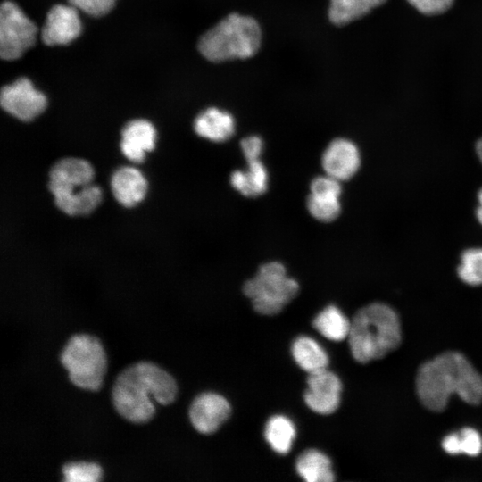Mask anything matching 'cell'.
Returning a JSON list of instances; mask_svg holds the SVG:
<instances>
[{"mask_svg":"<svg viewBox=\"0 0 482 482\" xmlns=\"http://www.w3.org/2000/svg\"><path fill=\"white\" fill-rule=\"evenodd\" d=\"M243 291L257 312L274 315L297 295L299 285L287 275L282 263L270 262L262 265L257 274L245 283Z\"/></svg>","mask_w":482,"mask_h":482,"instance_id":"cell-6","label":"cell"},{"mask_svg":"<svg viewBox=\"0 0 482 482\" xmlns=\"http://www.w3.org/2000/svg\"><path fill=\"white\" fill-rule=\"evenodd\" d=\"M478 206L476 210V216L479 223L482 225V187L478 194Z\"/></svg>","mask_w":482,"mask_h":482,"instance_id":"cell-31","label":"cell"},{"mask_svg":"<svg viewBox=\"0 0 482 482\" xmlns=\"http://www.w3.org/2000/svg\"><path fill=\"white\" fill-rule=\"evenodd\" d=\"M81 22L73 5L55 4L47 12L41 39L47 46L65 45L79 36Z\"/></svg>","mask_w":482,"mask_h":482,"instance_id":"cell-13","label":"cell"},{"mask_svg":"<svg viewBox=\"0 0 482 482\" xmlns=\"http://www.w3.org/2000/svg\"><path fill=\"white\" fill-rule=\"evenodd\" d=\"M194 129L198 136L205 139L224 142L233 136L235 120L229 112L211 107L195 118Z\"/></svg>","mask_w":482,"mask_h":482,"instance_id":"cell-17","label":"cell"},{"mask_svg":"<svg viewBox=\"0 0 482 482\" xmlns=\"http://www.w3.org/2000/svg\"><path fill=\"white\" fill-rule=\"evenodd\" d=\"M416 391L421 403L441 411L456 394L470 404L482 401V376L457 352H446L424 362L416 376Z\"/></svg>","mask_w":482,"mask_h":482,"instance_id":"cell-2","label":"cell"},{"mask_svg":"<svg viewBox=\"0 0 482 482\" xmlns=\"http://www.w3.org/2000/svg\"><path fill=\"white\" fill-rule=\"evenodd\" d=\"M37 26L13 2L0 7V56L4 60L20 58L36 41Z\"/></svg>","mask_w":482,"mask_h":482,"instance_id":"cell-7","label":"cell"},{"mask_svg":"<svg viewBox=\"0 0 482 482\" xmlns=\"http://www.w3.org/2000/svg\"><path fill=\"white\" fill-rule=\"evenodd\" d=\"M0 104L13 117L30 121L45 111L47 100L28 78L22 77L2 87Z\"/></svg>","mask_w":482,"mask_h":482,"instance_id":"cell-9","label":"cell"},{"mask_svg":"<svg viewBox=\"0 0 482 482\" xmlns=\"http://www.w3.org/2000/svg\"><path fill=\"white\" fill-rule=\"evenodd\" d=\"M63 481L96 482L102 479V468L92 461H71L62 466Z\"/></svg>","mask_w":482,"mask_h":482,"instance_id":"cell-26","label":"cell"},{"mask_svg":"<svg viewBox=\"0 0 482 482\" xmlns=\"http://www.w3.org/2000/svg\"><path fill=\"white\" fill-rule=\"evenodd\" d=\"M178 394L175 378L159 365L147 361L134 362L118 373L111 399L116 412L134 423L148 422L155 413V403H172Z\"/></svg>","mask_w":482,"mask_h":482,"instance_id":"cell-1","label":"cell"},{"mask_svg":"<svg viewBox=\"0 0 482 482\" xmlns=\"http://www.w3.org/2000/svg\"><path fill=\"white\" fill-rule=\"evenodd\" d=\"M401 338L398 315L386 304L370 303L360 309L351 320L349 345L359 362L386 356L399 345Z\"/></svg>","mask_w":482,"mask_h":482,"instance_id":"cell-3","label":"cell"},{"mask_svg":"<svg viewBox=\"0 0 482 482\" xmlns=\"http://www.w3.org/2000/svg\"><path fill=\"white\" fill-rule=\"evenodd\" d=\"M268 171L260 159L247 161L245 170H237L230 175L231 186L241 195L256 197L262 195L268 187Z\"/></svg>","mask_w":482,"mask_h":482,"instance_id":"cell-18","label":"cell"},{"mask_svg":"<svg viewBox=\"0 0 482 482\" xmlns=\"http://www.w3.org/2000/svg\"><path fill=\"white\" fill-rule=\"evenodd\" d=\"M420 12L426 15H436L446 12L453 0H408Z\"/></svg>","mask_w":482,"mask_h":482,"instance_id":"cell-28","label":"cell"},{"mask_svg":"<svg viewBox=\"0 0 482 482\" xmlns=\"http://www.w3.org/2000/svg\"><path fill=\"white\" fill-rule=\"evenodd\" d=\"M340 182L328 174L312 179L307 198V209L314 219L330 222L338 217L341 212Z\"/></svg>","mask_w":482,"mask_h":482,"instance_id":"cell-11","label":"cell"},{"mask_svg":"<svg viewBox=\"0 0 482 482\" xmlns=\"http://www.w3.org/2000/svg\"><path fill=\"white\" fill-rule=\"evenodd\" d=\"M342 384L338 377L328 369L309 373L303 399L313 411L328 415L340 403Z\"/></svg>","mask_w":482,"mask_h":482,"instance_id":"cell-10","label":"cell"},{"mask_svg":"<svg viewBox=\"0 0 482 482\" xmlns=\"http://www.w3.org/2000/svg\"><path fill=\"white\" fill-rule=\"evenodd\" d=\"M312 325L326 338L342 341L348 337L351 320L337 306L328 305L315 317Z\"/></svg>","mask_w":482,"mask_h":482,"instance_id":"cell-21","label":"cell"},{"mask_svg":"<svg viewBox=\"0 0 482 482\" xmlns=\"http://www.w3.org/2000/svg\"><path fill=\"white\" fill-rule=\"evenodd\" d=\"M229 402L220 395L205 392L191 403L188 417L196 431L209 435L214 433L230 414Z\"/></svg>","mask_w":482,"mask_h":482,"instance_id":"cell-12","label":"cell"},{"mask_svg":"<svg viewBox=\"0 0 482 482\" xmlns=\"http://www.w3.org/2000/svg\"><path fill=\"white\" fill-rule=\"evenodd\" d=\"M295 469L307 482H331L335 479L329 458L316 449L302 453L296 460Z\"/></svg>","mask_w":482,"mask_h":482,"instance_id":"cell-19","label":"cell"},{"mask_svg":"<svg viewBox=\"0 0 482 482\" xmlns=\"http://www.w3.org/2000/svg\"><path fill=\"white\" fill-rule=\"evenodd\" d=\"M94 169L84 159L65 157L58 160L49 171L48 189L54 204L76 197L92 183Z\"/></svg>","mask_w":482,"mask_h":482,"instance_id":"cell-8","label":"cell"},{"mask_svg":"<svg viewBox=\"0 0 482 482\" xmlns=\"http://www.w3.org/2000/svg\"><path fill=\"white\" fill-rule=\"evenodd\" d=\"M481 163H482V161H481Z\"/></svg>","mask_w":482,"mask_h":482,"instance_id":"cell-33","label":"cell"},{"mask_svg":"<svg viewBox=\"0 0 482 482\" xmlns=\"http://www.w3.org/2000/svg\"><path fill=\"white\" fill-rule=\"evenodd\" d=\"M457 271L460 278L470 286L482 284V248L465 250L460 260Z\"/></svg>","mask_w":482,"mask_h":482,"instance_id":"cell-25","label":"cell"},{"mask_svg":"<svg viewBox=\"0 0 482 482\" xmlns=\"http://www.w3.org/2000/svg\"><path fill=\"white\" fill-rule=\"evenodd\" d=\"M68 378L77 387L97 392L106 371V354L98 337L79 333L71 336L59 354Z\"/></svg>","mask_w":482,"mask_h":482,"instance_id":"cell-5","label":"cell"},{"mask_svg":"<svg viewBox=\"0 0 482 482\" xmlns=\"http://www.w3.org/2000/svg\"><path fill=\"white\" fill-rule=\"evenodd\" d=\"M70 4L92 16H103L109 12L116 0H68Z\"/></svg>","mask_w":482,"mask_h":482,"instance_id":"cell-27","label":"cell"},{"mask_svg":"<svg viewBox=\"0 0 482 482\" xmlns=\"http://www.w3.org/2000/svg\"><path fill=\"white\" fill-rule=\"evenodd\" d=\"M156 131L151 122L137 119L128 122L121 130L120 150L132 162H142L146 153L155 145Z\"/></svg>","mask_w":482,"mask_h":482,"instance_id":"cell-15","label":"cell"},{"mask_svg":"<svg viewBox=\"0 0 482 482\" xmlns=\"http://www.w3.org/2000/svg\"><path fill=\"white\" fill-rule=\"evenodd\" d=\"M295 432L294 423L287 417L276 415L266 423L264 436L276 453L287 454L291 450Z\"/></svg>","mask_w":482,"mask_h":482,"instance_id":"cell-22","label":"cell"},{"mask_svg":"<svg viewBox=\"0 0 482 482\" xmlns=\"http://www.w3.org/2000/svg\"><path fill=\"white\" fill-rule=\"evenodd\" d=\"M240 146L246 161H252L259 159L263 149V142L258 136H249L241 140Z\"/></svg>","mask_w":482,"mask_h":482,"instance_id":"cell-29","label":"cell"},{"mask_svg":"<svg viewBox=\"0 0 482 482\" xmlns=\"http://www.w3.org/2000/svg\"><path fill=\"white\" fill-rule=\"evenodd\" d=\"M292 355L295 362L308 373L327 369L328 364V357L323 348L314 339L305 336L294 341Z\"/></svg>","mask_w":482,"mask_h":482,"instance_id":"cell-20","label":"cell"},{"mask_svg":"<svg viewBox=\"0 0 482 482\" xmlns=\"http://www.w3.org/2000/svg\"><path fill=\"white\" fill-rule=\"evenodd\" d=\"M442 447L449 454L477 456L482 451V437L474 428H464L444 437Z\"/></svg>","mask_w":482,"mask_h":482,"instance_id":"cell-23","label":"cell"},{"mask_svg":"<svg viewBox=\"0 0 482 482\" xmlns=\"http://www.w3.org/2000/svg\"><path fill=\"white\" fill-rule=\"evenodd\" d=\"M476 153L479 161H481L482 160V137L478 139L476 144Z\"/></svg>","mask_w":482,"mask_h":482,"instance_id":"cell-32","label":"cell"},{"mask_svg":"<svg viewBox=\"0 0 482 482\" xmlns=\"http://www.w3.org/2000/svg\"><path fill=\"white\" fill-rule=\"evenodd\" d=\"M321 165L325 174L339 181L347 180L354 176L360 168V151L351 140L334 139L323 152Z\"/></svg>","mask_w":482,"mask_h":482,"instance_id":"cell-14","label":"cell"},{"mask_svg":"<svg viewBox=\"0 0 482 482\" xmlns=\"http://www.w3.org/2000/svg\"><path fill=\"white\" fill-rule=\"evenodd\" d=\"M363 5L370 12L373 8L378 7L385 3L386 0H361Z\"/></svg>","mask_w":482,"mask_h":482,"instance_id":"cell-30","label":"cell"},{"mask_svg":"<svg viewBox=\"0 0 482 482\" xmlns=\"http://www.w3.org/2000/svg\"><path fill=\"white\" fill-rule=\"evenodd\" d=\"M261 41L262 31L254 19L231 13L200 37L198 49L207 60L219 62L252 57Z\"/></svg>","mask_w":482,"mask_h":482,"instance_id":"cell-4","label":"cell"},{"mask_svg":"<svg viewBox=\"0 0 482 482\" xmlns=\"http://www.w3.org/2000/svg\"><path fill=\"white\" fill-rule=\"evenodd\" d=\"M147 180L143 173L130 166H122L114 170L111 177V189L117 202L130 208L145 197Z\"/></svg>","mask_w":482,"mask_h":482,"instance_id":"cell-16","label":"cell"},{"mask_svg":"<svg viewBox=\"0 0 482 482\" xmlns=\"http://www.w3.org/2000/svg\"><path fill=\"white\" fill-rule=\"evenodd\" d=\"M368 12L361 0H330L328 17L336 25H345Z\"/></svg>","mask_w":482,"mask_h":482,"instance_id":"cell-24","label":"cell"}]
</instances>
